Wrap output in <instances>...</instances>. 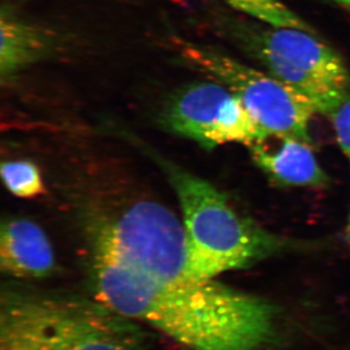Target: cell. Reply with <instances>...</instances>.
Listing matches in <instances>:
<instances>
[{"label":"cell","mask_w":350,"mask_h":350,"mask_svg":"<svg viewBox=\"0 0 350 350\" xmlns=\"http://www.w3.org/2000/svg\"><path fill=\"white\" fill-rule=\"evenodd\" d=\"M96 299L191 350H259L275 333V306L214 282L170 283L94 252Z\"/></svg>","instance_id":"1"},{"label":"cell","mask_w":350,"mask_h":350,"mask_svg":"<svg viewBox=\"0 0 350 350\" xmlns=\"http://www.w3.org/2000/svg\"><path fill=\"white\" fill-rule=\"evenodd\" d=\"M0 350H145L133 320L96 301L76 296L3 290Z\"/></svg>","instance_id":"2"},{"label":"cell","mask_w":350,"mask_h":350,"mask_svg":"<svg viewBox=\"0 0 350 350\" xmlns=\"http://www.w3.org/2000/svg\"><path fill=\"white\" fill-rule=\"evenodd\" d=\"M163 167L178 197L193 260L204 280L287 247L286 241L234 211L208 182L170 163Z\"/></svg>","instance_id":"3"},{"label":"cell","mask_w":350,"mask_h":350,"mask_svg":"<svg viewBox=\"0 0 350 350\" xmlns=\"http://www.w3.org/2000/svg\"><path fill=\"white\" fill-rule=\"evenodd\" d=\"M94 252L160 282H207L193 260L183 222L155 202H137L100 228Z\"/></svg>","instance_id":"4"},{"label":"cell","mask_w":350,"mask_h":350,"mask_svg":"<svg viewBox=\"0 0 350 350\" xmlns=\"http://www.w3.org/2000/svg\"><path fill=\"white\" fill-rule=\"evenodd\" d=\"M250 52L273 76L330 115L350 96V73L342 57L314 32L265 25L246 36Z\"/></svg>","instance_id":"5"},{"label":"cell","mask_w":350,"mask_h":350,"mask_svg":"<svg viewBox=\"0 0 350 350\" xmlns=\"http://www.w3.org/2000/svg\"><path fill=\"white\" fill-rule=\"evenodd\" d=\"M180 56L185 63L231 90L267 135L312 144L308 125L317 112L303 94L269 73L208 46L185 43Z\"/></svg>","instance_id":"6"},{"label":"cell","mask_w":350,"mask_h":350,"mask_svg":"<svg viewBox=\"0 0 350 350\" xmlns=\"http://www.w3.org/2000/svg\"><path fill=\"white\" fill-rule=\"evenodd\" d=\"M165 121L174 133L207 149L230 142L250 146L269 137L253 121L238 96L213 80L180 88L167 103Z\"/></svg>","instance_id":"7"},{"label":"cell","mask_w":350,"mask_h":350,"mask_svg":"<svg viewBox=\"0 0 350 350\" xmlns=\"http://www.w3.org/2000/svg\"><path fill=\"white\" fill-rule=\"evenodd\" d=\"M273 137V135H271ZM269 137L250 144L251 158L273 180L283 185L317 187L328 181L310 144L291 137Z\"/></svg>","instance_id":"8"},{"label":"cell","mask_w":350,"mask_h":350,"mask_svg":"<svg viewBox=\"0 0 350 350\" xmlns=\"http://www.w3.org/2000/svg\"><path fill=\"white\" fill-rule=\"evenodd\" d=\"M0 264L8 275L22 278H47L56 266L45 232L25 218L8 219L2 224Z\"/></svg>","instance_id":"9"},{"label":"cell","mask_w":350,"mask_h":350,"mask_svg":"<svg viewBox=\"0 0 350 350\" xmlns=\"http://www.w3.org/2000/svg\"><path fill=\"white\" fill-rule=\"evenodd\" d=\"M0 31L2 79H9L32 64L48 59L59 46L54 32L21 17L8 4L1 7Z\"/></svg>","instance_id":"10"},{"label":"cell","mask_w":350,"mask_h":350,"mask_svg":"<svg viewBox=\"0 0 350 350\" xmlns=\"http://www.w3.org/2000/svg\"><path fill=\"white\" fill-rule=\"evenodd\" d=\"M234 10L276 27H293L313 31L312 27L299 17L282 0H221Z\"/></svg>","instance_id":"11"},{"label":"cell","mask_w":350,"mask_h":350,"mask_svg":"<svg viewBox=\"0 0 350 350\" xmlns=\"http://www.w3.org/2000/svg\"><path fill=\"white\" fill-rule=\"evenodd\" d=\"M1 176L7 189L17 197L31 199L45 192L38 167L27 161L2 163Z\"/></svg>","instance_id":"12"},{"label":"cell","mask_w":350,"mask_h":350,"mask_svg":"<svg viewBox=\"0 0 350 350\" xmlns=\"http://www.w3.org/2000/svg\"><path fill=\"white\" fill-rule=\"evenodd\" d=\"M329 116L335 129L338 144L350 160V96L342 101Z\"/></svg>","instance_id":"13"},{"label":"cell","mask_w":350,"mask_h":350,"mask_svg":"<svg viewBox=\"0 0 350 350\" xmlns=\"http://www.w3.org/2000/svg\"><path fill=\"white\" fill-rule=\"evenodd\" d=\"M334 1L337 2V3L340 4V6L344 7V8L349 9L350 11V0H334Z\"/></svg>","instance_id":"14"},{"label":"cell","mask_w":350,"mask_h":350,"mask_svg":"<svg viewBox=\"0 0 350 350\" xmlns=\"http://www.w3.org/2000/svg\"><path fill=\"white\" fill-rule=\"evenodd\" d=\"M349 239L350 243V216H349Z\"/></svg>","instance_id":"15"}]
</instances>
